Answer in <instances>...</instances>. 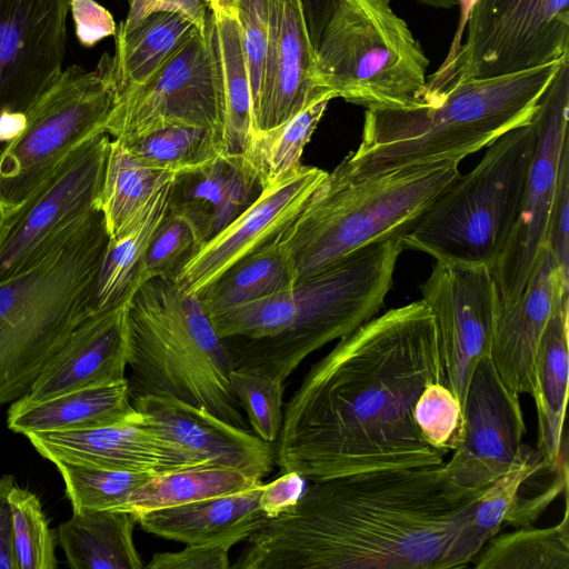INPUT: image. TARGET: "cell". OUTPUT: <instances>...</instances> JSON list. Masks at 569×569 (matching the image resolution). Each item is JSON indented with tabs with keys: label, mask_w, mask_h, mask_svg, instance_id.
<instances>
[{
	"label": "cell",
	"mask_w": 569,
	"mask_h": 569,
	"mask_svg": "<svg viewBox=\"0 0 569 569\" xmlns=\"http://www.w3.org/2000/svg\"><path fill=\"white\" fill-rule=\"evenodd\" d=\"M137 518L121 510L73 512L57 538L73 569H141L133 542Z\"/></svg>",
	"instance_id": "f1b7e54d"
},
{
	"label": "cell",
	"mask_w": 569,
	"mask_h": 569,
	"mask_svg": "<svg viewBox=\"0 0 569 569\" xmlns=\"http://www.w3.org/2000/svg\"><path fill=\"white\" fill-rule=\"evenodd\" d=\"M142 416V415H141ZM26 437L51 462L163 475L211 467L142 421L94 428L30 432Z\"/></svg>",
	"instance_id": "d6986e66"
},
{
	"label": "cell",
	"mask_w": 569,
	"mask_h": 569,
	"mask_svg": "<svg viewBox=\"0 0 569 569\" xmlns=\"http://www.w3.org/2000/svg\"><path fill=\"white\" fill-rule=\"evenodd\" d=\"M477 0H458V6L460 7V19L458 23L457 31L455 33L453 40L451 42L449 52L445 61L450 60L459 50L462 43V33L467 27L469 13Z\"/></svg>",
	"instance_id": "f5cc1de1"
},
{
	"label": "cell",
	"mask_w": 569,
	"mask_h": 569,
	"mask_svg": "<svg viewBox=\"0 0 569 569\" xmlns=\"http://www.w3.org/2000/svg\"><path fill=\"white\" fill-rule=\"evenodd\" d=\"M173 178L156 192L128 230L109 239L91 299V315L116 308L130 297L142 258L169 210Z\"/></svg>",
	"instance_id": "1f68e13d"
},
{
	"label": "cell",
	"mask_w": 569,
	"mask_h": 569,
	"mask_svg": "<svg viewBox=\"0 0 569 569\" xmlns=\"http://www.w3.org/2000/svg\"><path fill=\"white\" fill-rule=\"evenodd\" d=\"M109 234L101 210L39 262L0 283V406L27 395L91 299Z\"/></svg>",
	"instance_id": "52a82bcc"
},
{
	"label": "cell",
	"mask_w": 569,
	"mask_h": 569,
	"mask_svg": "<svg viewBox=\"0 0 569 569\" xmlns=\"http://www.w3.org/2000/svg\"><path fill=\"white\" fill-rule=\"evenodd\" d=\"M459 162L430 161L361 178L337 166L277 237L296 282L360 247L407 233L460 176Z\"/></svg>",
	"instance_id": "8992f818"
},
{
	"label": "cell",
	"mask_w": 569,
	"mask_h": 569,
	"mask_svg": "<svg viewBox=\"0 0 569 569\" xmlns=\"http://www.w3.org/2000/svg\"><path fill=\"white\" fill-rule=\"evenodd\" d=\"M141 418L131 403L126 378L116 383L73 390L39 401L23 396L10 406L7 426L26 436L30 432L94 428Z\"/></svg>",
	"instance_id": "484cf974"
},
{
	"label": "cell",
	"mask_w": 569,
	"mask_h": 569,
	"mask_svg": "<svg viewBox=\"0 0 569 569\" xmlns=\"http://www.w3.org/2000/svg\"><path fill=\"white\" fill-rule=\"evenodd\" d=\"M537 141L533 114L490 143L480 162L456 178L400 237L402 249L491 269L515 224Z\"/></svg>",
	"instance_id": "ba28073f"
},
{
	"label": "cell",
	"mask_w": 569,
	"mask_h": 569,
	"mask_svg": "<svg viewBox=\"0 0 569 569\" xmlns=\"http://www.w3.org/2000/svg\"><path fill=\"white\" fill-rule=\"evenodd\" d=\"M169 126L208 129L221 138L217 72L209 31L198 33L146 81L114 97L104 132L128 140Z\"/></svg>",
	"instance_id": "4fadbf2b"
},
{
	"label": "cell",
	"mask_w": 569,
	"mask_h": 569,
	"mask_svg": "<svg viewBox=\"0 0 569 569\" xmlns=\"http://www.w3.org/2000/svg\"><path fill=\"white\" fill-rule=\"evenodd\" d=\"M14 486L10 475L0 477V569H18L12 542V516L9 492Z\"/></svg>",
	"instance_id": "f907efd6"
},
{
	"label": "cell",
	"mask_w": 569,
	"mask_h": 569,
	"mask_svg": "<svg viewBox=\"0 0 569 569\" xmlns=\"http://www.w3.org/2000/svg\"><path fill=\"white\" fill-rule=\"evenodd\" d=\"M126 328L131 400L170 396L248 429L230 382V351L197 296L174 280L150 279L127 299Z\"/></svg>",
	"instance_id": "5b68a950"
},
{
	"label": "cell",
	"mask_w": 569,
	"mask_h": 569,
	"mask_svg": "<svg viewBox=\"0 0 569 569\" xmlns=\"http://www.w3.org/2000/svg\"><path fill=\"white\" fill-rule=\"evenodd\" d=\"M429 60L390 0H340L315 53L313 80L367 110L425 104Z\"/></svg>",
	"instance_id": "9c48e42d"
},
{
	"label": "cell",
	"mask_w": 569,
	"mask_h": 569,
	"mask_svg": "<svg viewBox=\"0 0 569 569\" xmlns=\"http://www.w3.org/2000/svg\"><path fill=\"white\" fill-rule=\"evenodd\" d=\"M569 283L545 244L520 297L501 305L496 319L490 358L505 385L513 392L532 396L539 345L555 306Z\"/></svg>",
	"instance_id": "44dd1931"
},
{
	"label": "cell",
	"mask_w": 569,
	"mask_h": 569,
	"mask_svg": "<svg viewBox=\"0 0 569 569\" xmlns=\"http://www.w3.org/2000/svg\"><path fill=\"white\" fill-rule=\"evenodd\" d=\"M173 177L144 167L119 141L111 139L99 199L109 239L128 230L156 192Z\"/></svg>",
	"instance_id": "836d02e7"
},
{
	"label": "cell",
	"mask_w": 569,
	"mask_h": 569,
	"mask_svg": "<svg viewBox=\"0 0 569 569\" xmlns=\"http://www.w3.org/2000/svg\"><path fill=\"white\" fill-rule=\"evenodd\" d=\"M131 403L146 425L211 467L231 468L257 480H262L273 468L274 443L218 418L203 407L152 395L137 397Z\"/></svg>",
	"instance_id": "ffe728a7"
},
{
	"label": "cell",
	"mask_w": 569,
	"mask_h": 569,
	"mask_svg": "<svg viewBox=\"0 0 569 569\" xmlns=\"http://www.w3.org/2000/svg\"><path fill=\"white\" fill-rule=\"evenodd\" d=\"M438 330L443 382L465 403L471 373L490 356L500 297L485 264L437 261L420 284Z\"/></svg>",
	"instance_id": "2e32d148"
},
{
	"label": "cell",
	"mask_w": 569,
	"mask_h": 569,
	"mask_svg": "<svg viewBox=\"0 0 569 569\" xmlns=\"http://www.w3.org/2000/svg\"><path fill=\"white\" fill-rule=\"evenodd\" d=\"M209 10L208 0H132L126 20L117 29L129 31L149 14L163 11L187 18L204 32Z\"/></svg>",
	"instance_id": "7dc6e473"
},
{
	"label": "cell",
	"mask_w": 569,
	"mask_h": 569,
	"mask_svg": "<svg viewBox=\"0 0 569 569\" xmlns=\"http://www.w3.org/2000/svg\"><path fill=\"white\" fill-rule=\"evenodd\" d=\"M232 390L256 436L274 443L283 421L284 382L257 370L233 369Z\"/></svg>",
	"instance_id": "b9f144b4"
},
{
	"label": "cell",
	"mask_w": 569,
	"mask_h": 569,
	"mask_svg": "<svg viewBox=\"0 0 569 569\" xmlns=\"http://www.w3.org/2000/svg\"><path fill=\"white\" fill-rule=\"evenodd\" d=\"M234 545L193 543L176 552L153 553L146 568L149 569H227L230 568L229 553Z\"/></svg>",
	"instance_id": "bcb514c9"
},
{
	"label": "cell",
	"mask_w": 569,
	"mask_h": 569,
	"mask_svg": "<svg viewBox=\"0 0 569 569\" xmlns=\"http://www.w3.org/2000/svg\"><path fill=\"white\" fill-rule=\"evenodd\" d=\"M545 244L552 252L562 279L569 283V143L561 156Z\"/></svg>",
	"instance_id": "f6af8a7d"
},
{
	"label": "cell",
	"mask_w": 569,
	"mask_h": 569,
	"mask_svg": "<svg viewBox=\"0 0 569 569\" xmlns=\"http://www.w3.org/2000/svg\"><path fill=\"white\" fill-rule=\"evenodd\" d=\"M9 503L18 569L57 568L56 537L39 498L28 489L13 486L9 492Z\"/></svg>",
	"instance_id": "ab89813d"
},
{
	"label": "cell",
	"mask_w": 569,
	"mask_h": 569,
	"mask_svg": "<svg viewBox=\"0 0 569 569\" xmlns=\"http://www.w3.org/2000/svg\"><path fill=\"white\" fill-rule=\"evenodd\" d=\"M70 13L77 39L86 48L117 33L112 14L96 0H71Z\"/></svg>",
	"instance_id": "c3c4849f"
},
{
	"label": "cell",
	"mask_w": 569,
	"mask_h": 569,
	"mask_svg": "<svg viewBox=\"0 0 569 569\" xmlns=\"http://www.w3.org/2000/svg\"><path fill=\"white\" fill-rule=\"evenodd\" d=\"M113 60L62 70L0 146V213L20 204L81 143L104 132L114 102Z\"/></svg>",
	"instance_id": "30bf717a"
},
{
	"label": "cell",
	"mask_w": 569,
	"mask_h": 569,
	"mask_svg": "<svg viewBox=\"0 0 569 569\" xmlns=\"http://www.w3.org/2000/svg\"><path fill=\"white\" fill-rule=\"evenodd\" d=\"M327 173L300 163L268 182L246 210L188 260L174 279L178 287L198 297L239 260L276 239Z\"/></svg>",
	"instance_id": "ac0fdd59"
},
{
	"label": "cell",
	"mask_w": 569,
	"mask_h": 569,
	"mask_svg": "<svg viewBox=\"0 0 569 569\" xmlns=\"http://www.w3.org/2000/svg\"><path fill=\"white\" fill-rule=\"evenodd\" d=\"M462 408V440L443 468L456 486L480 490L513 466L526 432L519 395L501 380L490 356L476 365Z\"/></svg>",
	"instance_id": "e0dca14e"
},
{
	"label": "cell",
	"mask_w": 569,
	"mask_h": 569,
	"mask_svg": "<svg viewBox=\"0 0 569 569\" xmlns=\"http://www.w3.org/2000/svg\"><path fill=\"white\" fill-rule=\"evenodd\" d=\"M303 479L299 473L288 471L263 483L259 507L267 519L277 518L295 507L305 490Z\"/></svg>",
	"instance_id": "681fc988"
},
{
	"label": "cell",
	"mask_w": 569,
	"mask_h": 569,
	"mask_svg": "<svg viewBox=\"0 0 569 569\" xmlns=\"http://www.w3.org/2000/svg\"><path fill=\"white\" fill-rule=\"evenodd\" d=\"M119 142L144 167L173 176L194 170L224 153L218 133L188 126H169Z\"/></svg>",
	"instance_id": "8d00e7d4"
},
{
	"label": "cell",
	"mask_w": 569,
	"mask_h": 569,
	"mask_svg": "<svg viewBox=\"0 0 569 569\" xmlns=\"http://www.w3.org/2000/svg\"><path fill=\"white\" fill-rule=\"evenodd\" d=\"M545 466L550 465L537 449L522 445L513 466L481 490L470 517L448 546L438 569L471 565L483 546L506 525L522 483Z\"/></svg>",
	"instance_id": "f546056e"
},
{
	"label": "cell",
	"mask_w": 569,
	"mask_h": 569,
	"mask_svg": "<svg viewBox=\"0 0 569 569\" xmlns=\"http://www.w3.org/2000/svg\"><path fill=\"white\" fill-rule=\"evenodd\" d=\"M335 98L328 92L280 126L253 134L244 157L263 187L300 164L306 144Z\"/></svg>",
	"instance_id": "74e56055"
},
{
	"label": "cell",
	"mask_w": 569,
	"mask_h": 569,
	"mask_svg": "<svg viewBox=\"0 0 569 569\" xmlns=\"http://www.w3.org/2000/svg\"><path fill=\"white\" fill-rule=\"evenodd\" d=\"M313 64L315 50L300 1L269 0V38L254 111L256 132L280 126L331 92L316 86Z\"/></svg>",
	"instance_id": "7402d4cb"
},
{
	"label": "cell",
	"mask_w": 569,
	"mask_h": 569,
	"mask_svg": "<svg viewBox=\"0 0 569 569\" xmlns=\"http://www.w3.org/2000/svg\"><path fill=\"white\" fill-rule=\"evenodd\" d=\"M259 481L223 467H198L153 476L136 489L120 509L142 513L246 490Z\"/></svg>",
	"instance_id": "e575fe53"
},
{
	"label": "cell",
	"mask_w": 569,
	"mask_h": 569,
	"mask_svg": "<svg viewBox=\"0 0 569 569\" xmlns=\"http://www.w3.org/2000/svg\"><path fill=\"white\" fill-rule=\"evenodd\" d=\"M415 1L426 4V6L438 8V9H452L458 6V0H415Z\"/></svg>",
	"instance_id": "11a10c76"
},
{
	"label": "cell",
	"mask_w": 569,
	"mask_h": 569,
	"mask_svg": "<svg viewBox=\"0 0 569 569\" xmlns=\"http://www.w3.org/2000/svg\"><path fill=\"white\" fill-rule=\"evenodd\" d=\"M111 138L76 148L20 204L0 213V283L39 262L99 208Z\"/></svg>",
	"instance_id": "7c38bea8"
},
{
	"label": "cell",
	"mask_w": 569,
	"mask_h": 569,
	"mask_svg": "<svg viewBox=\"0 0 569 569\" xmlns=\"http://www.w3.org/2000/svg\"><path fill=\"white\" fill-rule=\"evenodd\" d=\"M126 302L80 322L24 395L33 401L126 379Z\"/></svg>",
	"instance_id": "603a6c76"
},
{
	"label": "cell",
	"mask_w": 569,
	"mask_h": 569,
	"mask_svg": "<svg viewBox=\"0 0 569 569\" xmlns=\"http://www.w3.org/2000/svg\"><path fill=\"white\" fill-rule=\"evenodd\" d=\"M201 246L202 241L193 224L169 206L138 268L133 290L153 278L174 280Z\"/></svg>",
	"instance_id": "60d3db41"
},
{
	"label": "cell",
	"mask_w": 569,
	"mask_h": 569,
	"mask_svg": "<svg viewBox=\"0 0 569 569\" xmlns=\"http://www.w3.org/2000/svg\"><path fill=\"white\" fill-rule=\"evenodd\" d=\"M71 0H0V146L60 76Z\"/></svg>",
	"instance_id": "9a60e30c"
},
{
	"label": "cell",
	"mask_w": 569,
	"mask_h": 569,
	"mask_svg": "<svg viewBox=\"0 0 569 569\" xmlns=\"http://www.w3.org/2000/svg\"><path fill=\"white\" fill-rule=\"evenodd\" d=\"M569 58L560 63L535 113L538 141L519 211L509 238L491 268L500 303L516 301L545 246L563 148L569 143Z\"/></svg>",
	"instance_id": "5bb4252c"
},
{
	"label": "cell",
	"mask_w": 569,
	"mask_h": 569,
	"mask_svg": "<svg viewBox=\"0 0 569 569\" xmlns=\"http://www.w3.org/2000/svg\"><path fill=\"white\" fill-rule=\"evenodd\" d=\"M311 46L318 47L321 33L340 0H299Z\"/></svg>",
	"instance_id": "816d5d0a"
},
{
	"label": "cell",
	"mask_w": 569,
	"mask_h": 569,
	"mask_svg": "<svg viewBox=\"0 0 569 569\" xmlns=\"http://www.w3.org/2000/svg\"><path fill=\"white\" fill-rule=\"evenodd\" d=\"M569 295H561L541 338L537 355L532 398L538 416L537 450L545 461L556 466L567 449L563 420L568 396Z\"/></svg>",
	"instance_id": "4316f807"
},
{
	"label": "cell",
	"mask_w": 569,
	"mask_h": 569,
	"mask_svg": "<svg viewBox=\"0 0 569 569\" xmlns=\"http://www.w3.org/2000/svg\"><path fill=\"white\" fill-rule=\"evenodd\" d=\"M562 60L505 76L460 80L419 108L367 110L359 147L338 167L361 178L417 163L461 161L529 122Z\"/></svg>",
	"instance_id": "277c9868"
},
{
	"label": "cell",
	"mask_w": 569,
	"mask_h": 569,
	"mask_svg": "<svg viewBox=\"0 0 569 569\" xmlns=\"http://www.w3.org/2000/svg\"><path fill=\"white\" fill-rule=\"evenodd\" d=\"M422 438L448 453L461 442L465 429L462 403L442 381H432L421 391L412 410Z\"/></svg>",
	"instance_id": "7bdbcfd3"
},
{
	"label": "cell",
	"mask_w": 569,
	"mask_h": 569,
	"mask_svg": "<svg viewBox=\"0 0 569 569\" xmlns=\"http://www.w3.org/2000/svg\"><path fill=\"white\" fill-rule=\"evenodd\" d=\"M218 82L224 154H242L256 133L252 97L236 16H207Z\"/></svg>",
	"instance_id": "83f0119b"
},
{
	"label": "cell",
	"mask_w": 569,
	"mask_h": 569,
	"mask_svg": "<svg viewBox=\"0 0 569 569\" xmlns=\"http://www.w3.org/2000/svg\"><path fill=\"white\" fill-rule=\"evenodd\" d=\"M263 186L242 154H221L174 176L170 206L193 224L202 244L246 210Z\"/></svg>",
	"instance_id": "cb8c5ba5"
},
{
	"label": "cell",
	"mask_w": 569,
	"mask_h": 569,
	"mask_svg": "<svg viewBox=\"0 0 569 569\" xmlns=\"http://www.w3.org/2000/svg\"><path fill=\"white\" fill-rule=\"evenodd\" d=\"M546 528L519 527L491 538L471 565L477 569H569V522Z\"/></svg>",
	"instance_id": "d590c367"
},
{
	"label": "cell",
	"mask_w": 569,
	"mask_h": 569,
	"mask_svg": "<svg viewBox=\"0 0 569 569\" xmlns=\"http://www.w3.org/2000/svg\"><path fill=\"white\" fill-rule=\"evenodd\" d=\"M402 250L400 237L368 243L279 293L210 317L233 369L284 382L312 352L376 317Z\"/></svg>",
	"instance_id": "3957f363"
},
{
	"label": "cell",
	"mask_w": 569,
	"mask_h": 569,
	"mask_svg": "<svg viewBox=\"0 0 569 569\" xmlns=\"http://www.w3.org/2000/svg\"><path fill=\"white\" fill-rule=\"evenodd\" d=\"M236 2L237 0H208L211 11L229 16H236Z\"/></svg>",
	"instance_id": "db71d44e"
},
{
	"label": "cell",
	"mask_w": 569,
	"mask_h": 569,
	"mask_svg": "<svg viewBox=\"0 0 569 569\" xmlns=\"http://www.w3.org/2000/svg\"><path fill=\"white\" fill-rule=\"evenodd\" d=\"M263 482L240 492L152 510L137 517L148 533L183 542L237 545L266 520L259 507Z\"/></svg>",
	"instance_id": "d4e9b609"
},
{
	"label": "cell",
	"mask_w": 569,
	"mask_h": 569,
	"mask_svg": "<svg viewBox=\"0 0 569 569\" xmlns=\"http://www.w3.org/2000/svg\"><path fill=\"white\" fill-rule=\"evenodd\" d=\"M53 463L64 481L73 512L120 510L136 489L156 476L149 472L90 468L63 461Z\"/></svg>",
	"instance_id": "f35d334b"
},
{
	"label": "cell",
	"mask_w": 569,
	"mask_h": 569,
	"mask_svg": "<svg viewBox=\"0 0 569 569\" xmlns=\"http://www.w3.org/2000/svg\"><path fill=\"white\" fill-rule=\"evenodd\" d=\"M443 382L436 320L422 301L373 317L315 362L283 408L276 462L311 481L440 465L412 410Z\"/></svg>",
	"instance_id": "6da1fadb"
},
{
	"label": "cell",
	"mask_w": 569,
	"mask_h": 569,
	"mask_svg": "<svg viewBox=\"0 0 569 569\" xmlns=\"http://www.w3.org/2000/svg\"><path fill=\"white\" fill-rule=\"evenodd\" d=\"M295 283L291 264L276 238L230 267L198 298L210 318L224 310L266 299Z\"/></svg>",
	"instance_id": "d6a6232c"
},
{
	"label": "cell",
	"mask_w": 569,
	"mask_h": 569,
	"mask_svg": "<svg viewBox=\"0 0 569 569\" xmlns=\"http://www.w3.org/2000/svg\"><path fill=\"white\" fill-rule=\"evenodd\" d=\"M443 462L312 481L230 567L438 569L482 490L456 486Z\"/></svg>",
	"instance_id": "7a4b0ae2"
},
{
	"label": "cell",
	"mask_w": 569,
	"mask_h": 569,
	"mask_svg": "<svg viewBox=\"0 0 569 569\" xmlns=\"http://www.w3.org/2000/svg\"><path fill=\"white\" fill-rule=\"evenodd\" d=\"M199 32L206 31L178 13L163 11L149 14L129 31L117 29L112 56L116 96L146 81Z\"/></svg>",
	"instance_id": "4dcf8cb0"
},
{
	"label": "cell",
	"mask_w": 569,
	"mask_h": 569,
	"mask_svg": "<svg viewBox=\"0 0 569 569\" xmlns=\"http://www.w3.org/2000/svg\"><path fill=\"white\" fill-rule=\"evenodd\" d=\"M457 53L427 76L425 101L452 83L569 57V0H477Z\"/></svg>",
	"instance_id": "8fae6325"
},
{
	"label": "cell",
	"mask_w": 569,
	"mask_h": 569,
	"mask_svg": "<svg viewBox=\"0 0 569 569\" xmlns=\"http://www.w3.org/2000/svg\"><path fill=\"white\" fill-rule=\"evenodd\" d=\"M234 10L247 63L254 120L268 48L269 0H237Z\"/></svg>",
	"instance_id": "ee69618b"
},
{
	"label": "cell",
	"mask_w": 569,
	"mask_h": 569,
	"mask_svg": "<svg viewBox=\"0 0 569 569\" xmlns=\"http://www.w3.org/2000/svg\"><path fill=\"white\" fill-rule=\"evenodd\" d=\"M128 1V4L132 2V0H127Z\"/></svg>",
	"instance_id": "9f6ffc18"
}]
</instances>
